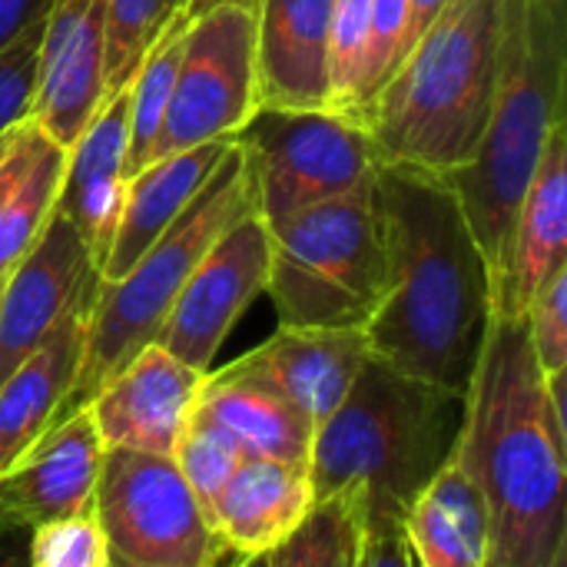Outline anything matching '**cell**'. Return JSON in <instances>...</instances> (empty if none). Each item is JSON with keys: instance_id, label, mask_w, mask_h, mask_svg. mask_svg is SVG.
Returning a JSON list of instances; mask_svg holds the SVG:
<instances>
[{"instance_id": "obj_1", "label": "cell", "mask_w": 567, "mask_h": 567, "mask_svg": "<svg viewBox=\"0 0 567 567\" xmlns=\"http://www.w3.org/2000/svg\"><path fill=\"white\" fill-rule=\"evenodd\" d=\"M372 206L385 249V296L365 342L385 365L462 392L488 322L492 282L452 183L439 173L379 166Z\"/></svg>"}, {"instance_id": "obj_2", "label": "cell", "mask_w": 567, "mask_h": 567, "mask_svg": "<svg viewBox=\"0 0 567 567\" xmlns=\"http://www.w3.org/2000/svg\"><path fill=\"white\" fill-rule=\"evenodd\" d=\"M565 439V379L542 375L525 316H492L455 449L492 518V567H551L567 551Z\"/></svg>"}, {"instance_id": "obj_3", "label": "cell", "mask_w": 567, "mask_h": 567, "mask_svg": "<svg viewBox=\"0 0 567 567\" xmlns=\"http://www.w3.org/2000/svg\"><path fill=\"white\" fill-rule=\"evenodd\" d=\"M567 0H505L492 113L475 156L449 173L495 282L518 203L565 123Z\"/></svg>"}, {"instance_id": "obj_4", "label": "cell", "mask_w": 567, "mask_h": 567, "mask_svg": "<svg viewBox=\"0 0 567 567\" xmlns=\"http://www.w3.org/2000/svg\"><path fill=\"white\" fill-rule=\"evenodd\" d=\"M465 395L412 379L369 355L342 405L312 432L316 502L352 495L362 515L405 518L422 488L452 462Z\"/></svg>"}, {"instance_id": "obj_5", "label": "cell", "mask_w": 567, "mask_h": 567, "mask_svg": "<svg viewBox=\"0 0 567 567\" xmlns=\"http://www.w3.org/2000/svg\"><path fill=\"white\" fill-rule=\"evenodd\" d=\"M502 13L505 0H449L419 33L365 116L379 166L449 176L475 156L495 96Z\"/></svg>"}, {"instance_id": "obj_6", "label": "cell", "mask_w": 567, "mask_h": 567, "mask_svg": "<svg viewBox=\"0 0 567 567\" xmlns=\"http://www.w3.org/2000/svg\"><path fill=\"white\" fill-rule=\"evenodd\" d=\"M246 213H256V196L243 156L233 143L199 196L133 262V269L113 282L96 286L80 369L60 409V419L86 409V402L106 379H113L133 355L156 342L179 289L186 286L203 252Z\"/></svg>"}, {"instance_id": "obj_7", "label": "cell", "mask_w": 567, "mask_h": 567, "mask_svg": "<svg viewBox=\"0 0 567 567\" xmlns=\"http://www.w3.org/2000/svg\"><path fill=\"white\" fill-rule=\"evenodd\" d=\"M266 296L286 329L362 332L369 326L385 296L372 186L309 206L269 229Z\"/></svg>"}, {"instance_id": "obj_8", "label": "cell", "mask_w": 567, "mask_h": 567, "mask_svg": "<svg viewBox=\"0 0 567 567\" xmlns=\"http://www.w3.org/2000/svg\"><path fill=\"white\" fill-rule=\"evenodd\" d=\"M233 143L269 229L309 206L372 186L379 169L365 123L329 110L259 106Z\"/></svg>"}, {"instance_id": "obj_9", "label": "cell", "mask_w": 567, "mask_h": 567, "mask_svg": "<svg viewBox=\"0 0 567 567\" xmlns=\"http://www.w3.org/2000/svg\"><path fill=\"white\" fill-rule=\"evenodd\" d=\"M93 515L110 558L133 567H206L236 555L219 542L206 508L169 455L106 449Z\"/></svg>"}, {"instance_id": "obj_10", "label": "cell", "mask_w": 567, "mask_h": 567, "mask_svg": "<svg viewBox=\"0 0 567 567\" xmlns=\"http://www.w3.org/2000/svg\"><path fill=\"white\" fill-rule=\"evenodd\" d=\"M256 110V17L243 7H216L193 17L153 163L203 143L233 140Z\"/></svg>"}, {"instance_id": "obj_11", "label": "cell", "mask_w": 567, "mask_h": 567, "mask_svg": "<svg viewBox=\"0 0 567 567\" xmlns=\"http://www.w3.org/2000/svg\"><path fill=\"white\" fill-rule=\"evenodd\" d=\"M269 282V229L259 213L236 219L196 262L179 289L156 346L196 372H213V359L266 292Z\"/></svg>"}, {"instance_id": "obj_12", "label": "cell", "mask_w": 567, "mask_h": 567, "mask_svg": "<svg viewBox=\"0 0 567 567\" xmlns=\"http://www.w3.org/2000/svg\"><path fill=\"white\" fill-rule=\"evenodd\" d=\"M100 272L73 226L53 209L33 249L7 272L0 292V382L37 352L53 329L93 302Z\"/></svg>"}, {"instance_id": "obj_13", "label": "cell", "mask_w": 567, "mask_h": 567, "mask_svg": "<svg viewBox=\"0 0 567 567\" xmlns=\"http://www.w3.org/2000/svg\"><path fill=\"white\" fill-rule=\"evenodd\" d=\"M106 96L103 0H56L43 20L30 120L66 153Z\"/></svg>"}, {"instance_id": "obj_14", "label": "cell", "mask_w": 567, "mask_h": 567, "mask_svg": "<svg viewBox=\"0 0 567 567\" xmlns=\"http://www.w3.org/2000/svg\"><path fill=\"white\" fill-rule=\"evenodd\" d=\"M206 372L189 369L163 346H146L86 402L103 449L173 455Z\"/></svg>"}, {"instance_id": "obj_15", "label": "cell", "mask_w": 567, "mask_h": 567, "mask_svg": "<svg viewBox=\"0 0 567 567\" xmlns=\"http://www.w3.org/2000/svg\"><path fill=\"white\" fill-rule=\"evenodd\" d=\"M103 452L86 409L60 419L0 475V528L33 532L37 525L90 512Z\"/></svg>"}, {"instance_id": "obj_16", "label": "cell", "mask_w": 567, "mask_h": 567, "mask_svg": "<svg viewBox=\"0 0 567 567\" xmlns=\"http://www.w3.org/2000/svg\"><path fill=\"white\" fill-rule=\"evenodd\" d=\"M567 266V126L561 123L518 203L502 269L492 282V316L522 319L545 282Z\"/></svg>"}, {"instance_id": "obj_17", "label": "cell", "mask_w": 567, "mask_h": 567, "mask_svg": "<svg viewBox=\"0 0 567 567\" xmlns=\"http://www.w3.org/2000/svg\"><path fill=\"white\" fill-rule=\"evenodd\" d=\"M126 156H130V100L126 86L106 96L80 140L66 150L56 213L73 226L96 272L113 246L123 199H126Z\"/></svg>"}, {"instance_id": "obj_18", "label": "cell", "mask_w": 567, "mask_h": 567, "mask_svg": "<svg viewBox=\"0 0 567 567\" xmlns=\"http://www.w3.org/2000/svg\"><path fill=\"white\" fill-rule=\"evenodd\" d=\"M336 0H259L256 96L272 110H326V47Z\"/></svg>"}, {"instance_id": "obj_19", "label": "cell", "mask_w": 567, "mask_h": 567, "mask_svg": "<svg viewBox=\"0 0 567 567\" xmlns=\"http://www.w3.org/2000/svg\"><path fill=\"white\" fill-rule=\"evenodd\" d=\"M369 342L359 329H286L279 326L243 359L266 375L319 429L349 395L369 362Z\"/></svg>"}, {"instance_id": "obj_20", "label": "cell", "mask_w": 567, "mask_h": 567, "mask_svg": "<svg viewBox=\"0 0 567 567\" xmlns=\"http://www.w3.org/2000/svg\"><path fill=\"white\" fill-rule=\"evenodd\" d=\"M316 508L309 465L249 455L206 515L226 548L243 558L269 555L282 545Z\"/></svg>"}, {"instance_id": "obj_21", "label": "cell", "mask_w": 567, "mask_h": 567, "mask_svg": "<svg viewBox=\"0 0 567 567\" xmlns=\"http://www.w3.org/2000/svg\"><path fill=\"white\" fill-rule=\"evenodd\" d=\"M233 140L203 143L173 156H163L143 166L126 183V199L120 213V226L106 262L100 269V282H113L133 269V262L186 213V206L199 196L206 179L216 173Z\"/></svg>"}, {"instance_id": "obj_22", "label": "cell", "mask_w": 567, "mask_h": 567, "mask_svg": "<svg viewBox=\"0 0 567 567\" xmlns=\"http://www.w3.org/2000/svg\"><path fill=\"white\" fill-rule=\"evenodd\" d=\"M90 306L93 302L70 312L53 336L0 382V475L56 425L80 369Z\"/></svg>"}, {"instance_id": "obj_23", "label": "cell", "mask_w": 567, "mask_h": 567, "mask_svg": "<svg viewBox=\"0 0 567 567\" xmlns=\"http://www.w3.org/2000/svg\"><path fill=\"white\" fill-rule=\"evenodd\" d=\"M196 409L216 419L256 458L309 462L312 425L309 419L243 355L219 372H206Z\"/></svg>"}, {"instance_id": "obj_24", "label": "cell", "mask_w": 567, "mask_h": 567, "mask_svg": "<svg viewBox=\"0 0 567 567\" xmlns=\"http://www.w3.org/2000/svg\"><path fill=\"white\" fill-rule=\"evenodd\" d=\"M402 528L415 567H492V518L455 455L409 505Z\"/></svg>"}, {"instance_id": "obj_25", "label": "cell", "mask_w": 567, "mask_h": 567, "mask_svg": "<svg viewBox=\"0 0 567 567\" xmlns=\"http://www.w3.org/2000/svg\"><path fill=\"white\" fill-rule=\"evenodd\" d=\"M66 153L33 123L23 120L0 159V276H7L47 229Z\"/></svg>"}, {"instance_id": "obj_26", "label": "cell", "mask_w": 567, "mask_h": 567, "mask_svg": "<svg viewBox=\"0 0 567 567\" xmlns=\"http://www.w3.org/2000/svg\"><path fill=\"white\" fill-rule=\"evenodd\" d=\"M186 30H189V20L183 13H176L169 20V27L156 37L150 53L143 56L133 80L126 83V100H130L126 179L153 163L156 136H159V126H163V116H166V106H169V96H173L176 70H179V60H183Z\"/></svg>"}, {"instance_id": "obj_27", "label": "cell", "mask_w": 567, "mask_h": 567, "mask_svg": "<svg viewBox=\"0 0 567 567\" xmlns=\"http://www.w3.org/2000/svg\"><path fill=\"white\" fill-rule=\"evenodd\" d=\"M362 505L352 495L316 502L306 522L266 555V567H355Z\"/></svg>"}, {"instance_id": "obj_28", "label": "cell", "mask_w": 567, "mask_h": 567, "mask_svg": "<svg viewBox=\"0 0 567 567\" xmlns=\"http://www.w3.org/2000/svg\"><path fill=\"white\" fill-rule=\"evenodd\" d=\"M369 0H336L326 47V110L365 123Z\"/></svg>"}, {"instance_id": "obj_29", "label": "cell", "mask_w": 567, "mask_h": 567, "mask_svg": "<svg viewBox=\"0 0 567 567\" xmlns=\"http://www.w3.org/2000/svg\"><path fill=\"white\" fill-rule=\"evenodd\" d=\"M186 0H103L106 93L123 90Z\"/></svg>"}, {"instance_id": "obj_30", "label": "cell", "mask_w": 567, "mask_h": 567, "mask_svg": "<svg viewBox=\"0 0 567 567\" xmlns=\"http://www.w3.org/2000/svg\"><path fill=\"white\" fill-rule=\"evenodd\" d=\"M169 458L176 462L179 475L186 478L199 505L209 508V502L223 492V485L249 455L216 419H209L203 409H193Z\"/></svg>"}, {"instance_id": "obj_31", "label": "cell", "mask_w": 567, "mask_h": 567, "mask_svg": "<svg viewBox=\"0 0 567 567\" xmlns=\"http://www.w3.org/2000/svg\"><path fill=\"white\" fill-rule=\"evenodd\" d=\"M27 567H110V545L93 508L27 532Z\"/></svg>"}, {"instance_id": "obj_32", "label": "cell", "mask_w": 567, "mask_h": 567, "mask_svg": "<svg viewBox=\"0 0 567 567\" xmlns=\"http://www.w3.org/2000/svg\"><path fill=\"white\" fill-rule=\"evenodd\" d=\"M409 50H412L409 0H369V53H365V83H362L365 116Z\"/></svg>"}, {"instance_id": "obj_33", "label": "cell", "mask_w": 567, "mask_h": 567, "mask_svg": "<svg viewBox=\"0 0 567 567\" xmlns=\"http://www.w3.org/2000/svg\"><path fill=\"white\" fill-rule=\"evenodd\" d=\"M528 342L545 379H565L567 372V266L558 269L525 312Z\"/></svg>"}, {"instance_id": "obj_34", "label": "cell", "mask_w": 567, "mask_h": 567, "mask_svg": "<svg viewBox=\"0 0 567 567\" xmlns=\"http://www.w3.org/2000/svg\"><path fill=\"white\" fill-rule=\"evenodd\" d=\"M40 37H43V23L30 27L10 47L0 50V136H7L23 120H30Z\"/></svg>"}, {"instance_id": "obj_35", "label": "cell", "mask_w": 567, "mask_h": 567, "mask_svg": "<svg viewBox=\"0 0 567 567\" xmlns=\"http://www.w3.org/2000/svg\"><path fill=\"white\" fill-rule=\"evenodd\" d=\"M355 567H415L402 518L392 515H362Z\"/></svg>"}, {"instance_id": "obj_36", "label": "cell", "mask_w": 567, "mask_h": 567, "mask_svg": "<svg viewBox=\"0 0 567 567\" xmlns=\"http://www.w3.org/2000/svg\"><path fill=\"white\" fill-rule=\"evenodd\" d=\"M56 0H0V50L10 47L20 33L43 23Z\"/></svg>"}, {"instance_id": "obj_37", "label": "cell", "mask_w": 567, "mask_h": 567, "mask_svg": "<svg viewBox=\"0 0 567 567\" xmlns=\"http://www.w3.org/2000/svg\"><path fill=\"white\" fill-rule=\"evenodd\" d=\"M0 567H27V532L0 528Z\"/></svg>"}, {"instance_id": "obj_38", "label": "cell", "mask_w": 567, "mask_h": 567, "mask_svg": "<svg viewBox=\"0 0 567 567\" xmlns=\"http://www.w3.org/2000/svg\"><path fill=\"white\" fill-rule=\"evenodd\" d=\"M449 7V0H409V30H412V43L419 40V33Z\"/></svg>"}, {"instance_id": "obj_39", "label": "cell", "mask_w": 567, "mask_h": 567, "mask_svg": "<svg viewBox=\"0 0 567 567\" xmlns=\"http://www.w3.org/2000/svg\"><path fill=\"white\" fill-rule=\"evenodd\" d=\"M216 7H243V10L256 13L259 0H186V3H183V17L193 20V17L209 13V10H216Z\"/></svg>"}, {"instance_id": "obj_40", "label": "cell", "mask_w": 567, "mask_h": 567, "mask_svg": "<svg viewBox=\"0 0 567 567\" xmlns=\"http://www.w3.org/2000/svg\"><path fill=\"white\" fill-rule=\"evenodd\" d=\"M246 561H249V558H243V555H226V558H219V561H213V565H206V567H243ZM110 567H133V565H123V561L110 558Z\"/></svg>"}, {"instance_id": "obj_41", "label": "cell", "mask_w": 567, "mask_h": 567, "mask_svg": "<svg viewBox=\"0 0 567 567\" xmlns=\"http://www.w3.org/2000/svg\"><path fill=\"white\" fill-rule=\"evenodd\" d=\"M10 140H13V130H10L7 136H0V159H3V153H7V146H10Z\"/></svg>"}, {"instance_id": "obj_42", "label": "cell", "mask_w": 567, "mask_h": 567, "mask_svg": "<svg viewBox=\"0 0 567 567\" xmlns=\"http://www.w3.org/2000/svg\"><path fill=\"white\" fill-rule=\"evenodd\" d=\"M243 567H266V555H259V558H249Z\"/></svg>"}, {"instance_id": "obj_43", "label": "cell", "mask_w": 567, "mask_h": 567, "mask_svg": "<svg viewBox=\"0 0 567 567\" xmlns=\"http://www.w3.org/2000/svg\"><path fill=\"white\" fill-rule=\"evenodd\" d=\"M551 567H567V551L561 555V558H555V561H551Z\"/></svg>"}, {"instance_id": "obj_44", "label": "cell", "mask_w": 567, "mask_h": 567, "mask_svg": "<svg viewBox=\"0 0 567 567\" xmlns=\"http://www.w3.org/2000/svg\"><path fill=\"white\" fill-rule=\"evenodd\" d=\"M3 282H7V276H0V292H3Z\"/></svg>"}]
</instances>
